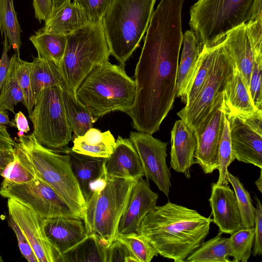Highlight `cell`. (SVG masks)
Instances as JSON below:
<instances>
[{
	"label": "cell",
	"mask_w": 262,
	"mask_h": 262,
	"mask_svg": "<svg viewBox=\"0 0 262 262\" xmlns=\"http://www.w3.org/2000/svg\"><path fill=\"white\" fill-rule=\"evenodd\" d=\"M261 69L262 54H259L254 57L249 87V94L257 110H262Z\"/></svg>",
	"instance_id": "40"
},
{
	"label": "cell",
	"mask_w": 262,
	"mask_h": 262,
	"mask_svg": "<svg viewBox=\"0 0 262 262\" xmlns=\"http://www.w3.org/2000/svg\"><path fill=\"white\" fill-rule=\"evenodd\" d=\"M135 181L106 176L97 184L85 203L83 221L87 235L97 236L108 247L116 239Z\"/></svg>",
	"instance_id": "7"
},
{
	"label": "cell",
	"mask_w": 262,
	"mask_h": 262,
	"mask_svg": "<svg viewBox=\"0 0 262 262\" xmlns=\"http://www.w3.org/2000/svg\"><path fill=\"white\" fill-rule=\"evenodd\" d=\"M226 115L235 159L262 169V110L248 116Z\"/></svg>",
	"instance_id": "12"
},
{
	"label": "cell",
	"mask_w": 262,
	"mask_h": 262,
	"mask_svg": "<svg viewBox=\"0 0 262 262\" xmlns=\"http://www.w3.org/2000/svg\"><path fill=\"white\" fill-rule=\"evenodd\" d=\"M224 40L249 91L254 57L262 54V16L233 29Z\"/></svg>",
	"instance_id": "15"
},
{
	"label": "cell",
	"mask_w": 262,
	"mask_h": 262,
	"mask_svg": "<svg viewBox=\"0 0 262 262\" xmlns=\"http://www.w3.org/2000/svg\"><path fill=\"white\" fill-rule=\"evenodd\" d=\"M138 262L127 245L116 238L106 249L105 262Z\"/></svg>",
	"instance_id": "43"
},
{
	"label": "cell",
	"mask_w": 262,
	"mask_h": 262,
	"mask_svg": "<svg viewBox=\"0 0 262 262\" xmlns=\"http://www.w3.org/2000/svg\"><path fill=\"white\" fill-rule=\"evenodd\" d=\"M196 140L193 132L182 120L176 121L171 131L170 166L187 178L190 169L195 163L194 154Z\"/></svg>",
	"instance_id": "20"
},
{
	"label": "cell",
	"mask_w": 262,
	"mask_h": 262,
	"mask_svg": "<svg viewBox=\"0 0 262 262\" xmlns=\"http://www.w3.org/2000/svg\"><path fill=\"white\" fill-rule=\"evenodd\" d=\"M208 200L212 215V222L219 232L232 234L242 229V222L233 189L228 185L212 183Z\"/></svg>",
	"instance_id": "18"
},
{
	"label": "cell",
	"mask_w": 262,
	"mask_h": 262,
	"mask_svg": "<svg viewBox=\"0 0 262 262\" xmlns=\"http://www.w3.org/2000/svg\"><path fill=\"white\" fill-rule=\"evenodd\" d=\"M128 247L138 262H150L158 253L142 235L132 232L117 236L116 238Z\"/></svg>",
	"instance_id": "38"
},
{
	"label": "cell",
	"mask_w": 262,
	"mask_h": 262,
	"mask_svg": "<svg viewBox=\"0 0 262 262\" xmlns=\"http://www.w3.org/2000/svg\"><path fill=\"white\" fill-rule=\"evenodd\" d=\"M72 149L78 153L94 157L107 158L113 152L116 140L110 130L102 132L91 128L82 136L76 137Z\"/></svg>",
	"instance_id": "26"
},
{
	"label": "cell",
	"mask_w": 262,
	"mask_h": 262,
	"mask_svg": "<svg viewBox=\"0 0 262 262\" xmlns=\"http://www.w3.org/2000/svg\"><path fill=\"white\" fill-rule=\"evenodd\" d=\"M220 232L210 240L203 242L185 261L195 262H230L231 256L229 237Z\"/></svg>",
	"instance_id": "31"
},
{
	"label": "cell",
	"mask_w": 262,
	"mask_h": 262,
	"mask_svg": "<svg viewBox=\"0 0 262 262\" xmlns=\"http://www.w3.org/2000/svg\"><path fill=\"white\" fill-rule=\"evenodd\" d=\"M15 123V127L17 128L18 137L24 135V134L28 133L30 131V127L28 121L25 115L21 112L15 114L13 120Z\"/></svg>",
	"instance_id": "49"
},
{
	"label": "cell",
	"mask_w": 262,
	"mask_h": 262,
	"mask_svg": "<svg viewBox=\"0 0 262 262\" xmlns=\"http://www.w3.org/2000/svg\"><path fill=\"white\" fill-rule=\"evenodd\" d=\"M0 32L2 36L4 33L6 34L9 46L20 57L22 31L14 10L13 0H0Z\"/></svg>",
	"instance_id": "32"
},
{
	"label": "cell",
	"mask_w": 262,
	"mask_h": 262,
	"mask_svg": "<svg viewBox=\"0 0 262 262\" xmlns=\"http://www.w3.org/2000/svg\"><path fill=\"white\" fill-rule=\"evenodd\" d=\"M111 55L101 23H89L67 35L58 68L66 87L75 91L96 66L108 61Z\"/></svg>",
	"instance_id": "8"
},
{
	"label": "cell",
	"mask_w": 262,
	"mask_h": 262,
	"mask_svg": "<svg viewBox=\"0 0 262 262\" xmlns=\"http://www.w3.org/2000/svg\"><path fill=\"white\" fill-rule=\"evenodd\" d=\"M113 0H74L73 2L79 6L85 12L90 23L101 22L105 12Z\"/></svg>",
	"instance_id": "42"
},
{
	"label": "cell",
	"mask_w": 262,
	"mask_h": 262,
	"mask_svg": "<svg viewBox=\"0 0 262 262\" xmlns=\"http://www.w3.org/2000/svg\"><path fill=\"white\" fill-rule=\"evenodd\" d=\"M212 219L168 201L156 205L144 217L137 232L161 256L185 261L208 235Z\"/></svg>",
	"instance_id": "2"
},
{
	"label": "cell",
	"mask_w": 262,
	"mask_h": 262,
	"mask_svg": "<svg viewBox=\"0 0 262 262\" xmlns=\"http://www.w3.org/2000/svg\"><path fill=\"white\" fill-rule=\"evenodd\" d=\"M71 0H52L53 2V10L58 8L65 3ZM52 10V11H53Z\"/></svg>",
	"instance_id": "51"
},
{
	"label": "cell",
	"mask_w": 262,
	"mask_h": 262,
	"mask_svg": "<svg viewBox=\"0 0 262 262\" xmlns=\"http://www.w3.org/2000/svg\"><path fill=\"white\" fill-rule=\"evenodd\" d=\"M225 117L223 93L216 97L205 120L193 131L196 140L195 162L205 174L211 173L218 169L219 148Z\"/></svg>",
	"instance_id": "13"
},
{
	"label": "cell",
	"mask_w": 262,
	"mask_h": 262,
	"mask_svg": "<svg viewBox=\"0 0 262 262\" xmlns=\"http://www.w3.org/2000/svg\"><path fill=\"white\" fill-rule=\"evenodd\" d=\"M232 147L229 123L226 117L225 118L224 127L219 148V177L217 182L218 185H228V167L234 161Z\"/></svg>",
	"instance_id": "37"
},
{
	"label": "cell",
	"mask_w": 262,
	"mask_h": 262,
	"mask_svg": "<svg viewBox=\"0 0 262 262\" xmlns=\"http://www.w3.org/2000/svg\"><path fill=\"white\" fill-rule=\"evenodd\" d=\"M136 92L135 81L126 74L125 64H113L108 60L86 76L75 96L96 121L112 112L126 113L134 105Z\"/></svg>",
	"instance_id": "4"
},
{
	"label": "cell",
	"mask_w": 262,
	"mask_h": 262,
	"mask_svg": "<svg viewBox=\"0 0 262 262\" xmlns=\"http://www.w3.org/2000/svg\"><path fill=\"white\" fill-rule=\"evenodd\" d=\"M129 137L139 156L147 181H152L168 197L171 176L166 163L167 143L142 132H131Z\"/></svg>",
	"instance_id": "16"
},
{
	"label": "cell",
	"mask_w": 262,
	"mask_h": 262,
	"mask_svg": "<svg viewBox=\"0 0 262 262\" xmlns=\"http://www.w3.org/2000/svg\"><path fill=\"white\" fill-rule=\"evenodd\" d=\"M29 39L36 49L38 58L52 61L58 66L65 51L67 35L50 33L42 27Z\"/></svg>",
	"instance_id": "28"
},
{
	"label": "cell",
	"mask_w": 262,
	"mask_h": 262,
	"mask_svg": "<svg viewBox=\"0 0 262 262\" xmlns=\"http://www.w3.org/2000/svg\"><path fill=\"white\" fill-rule=\"evenodd\" d=\"M18 137L14 152L19 161L36 178L50 186L83 221L86 204L69 156L43 147L33 133Z\"/></svg>",
	"instance_id": "3"
},
{
	"label": "cell",
	"mask_w": 262,
	"mask_h": 262,
	"mask_svg": "<svg viewBox=\"0 0 262 262\" xmlns=\"http://www.w3.org/2000/svg\"><path fill=\"white\" fill-rule=\"evenodd\" d=\"M3 261H4V260L3 259V258H2V256L1 254L0 253V262H3Z\"/></svg>",
	"instance_id": "53"
},
{
	"label": "cell",
	"mask_w": 262,
	"mask_h": 262,
	"mask_svg": "<svg viewBox=\"0 0 262 262\" xmlns=\"http://www.w3.org/2000/svg\"><path fill=\"white\" fill-rule=\"evenodd\" d=\"M236 65L224 40L217 45L214 63L199 93L187 107L177 115L192 130L197 129L211 111L216 97L223 93Z\"/></svg>",
	"instance_id": "10"
},
{
	"label": "cell",
	"mask_w": 262,
	"mask_h": 262,
	"mask_svg": "<svg viewBox=\"0 0 262 262\" xmlns=\"http://www.w3.org/2000/svg\"><path fill=\"white\" fill-rule=\"evenodd\" d=\"M0 175L4 180L18 183L29 181L35 177L22 164L14 152L13 160L0 170Z\"/></svg>",
	"instance_id": "41"
},
{
	"label": "cell",
	"mask_w": 262,
	"mask_h": 262,
	"mask_svg": "<svg viewBox=\"0 0 262 262\" xmlns=\"http://www.w3.org/2000/svg\"><path fill=\"white\" fill-rule=\"evenodd\" d=\"M3 40V49L0 59V91L5 82L11 62V58L8 56V51L11 48L9 45L8 38L5 33Z\"/></svg>",
	"instance_id": "47"
},
{
	"label": "cell",
	"mask_w": 262,
	"mask_h": 262,
	"mask_svg": "<svg viewBox=\"0 0 262 262\" xmlns=\"http://www.w3.org/2000/svg\"><path fill=\"white\" fill-rule=\"evenodd\" d=\"M189 15L190 30L202 50L223 41L238 26L262 16V0H198Z\"/></svg>",
	"instance_id": "5"
},
{
	"label": "cell",
	"mask_w": 262,
	"mask_h": 262,
	"mask_svg": "<svg viewBox=\"0 0 262 262\" xmlns=\"http://www.w3.org/2000/svg\"><path fill=\"white\" fill-rule=\"evenodd\" d=\"M183 49L177 79V95L185 102L186 96L196 72L201 52L196 36L191 30L183 34Z\"/></svg>",
	"instance_id": "23"
},
{
	"label": "cell",
	"mask_w": 262,
	"mask_h": 262,
	"mask_svg": "<svg viewBox=\"0 0 262 262\" xmlns=\"http://www.w3.org/2000/svg\"><path fill=\"white\" fill-rule=\"evenodd\" d=\"M184 1L161 0L150 19L135 70V103L126 113L138 132L152 135L158 132L173 108Z\"/></svg>",
	"instance_id": "1"
},
{
	"label": "cell",
	"mask_w": 262,
	"mask_h": 262,
	"mask_svg": "<svg viewBox=\"0 0 262 262\" xmlns=\"http://www.w3.org/2000/svg\"><path fill=\"white\" fill-rule=\"evenodd\" d=\"M31 68L32 62L23 60L20 57L17 56L16 74L23 94L24 105L27 108L29 114L31 113L34 105L30 81Z\"/></svg>",
	"instance_id": "39"
},
{
	"label": "cell",
	"mask_w": 262,
	"mask_h": 262,
	"mask_svg": "<svg viewBox=\"0 0 262 262\" xmlns=\"http://www.w3.org/2000/svg\"><path fill=\"white\" fill-rule=\"evenodd\" d=\"M255 229H241L229 237L233 262H247L254 243Z\"/></svg>",
	"instance_id": "36"
},
{
	"label": "cell",
	"mask_w": 262,
	"mask_h": 262,
	"mask_svg": "<svg viewBox=\"0 0 262 262\" xmlns=\"http://www.w3.org/2000/svg\"><path fill=\"white\" fill-rule=\"evenodd\" d=\"M104 169L106 176L111 178L136 181L145 176L138 152L129 138L119 136L114 150L105 158Z\"/></svg>",
	"instance_id": "19"
},
{
	"label": "cell",
	"mask_w": 262,
	"mask_h": 262,
	"mask_svg": "<svg viewBox=\"0 0 262 262\" xmlns=\"http://www.w3.org/2000/svg\"><path fill=\"white\" fill-rule=\"evenodd\" d=\"M157 0H113L101 20L112 55L125 64L146 32Z\"/></svg>",
	"instance_id": "6"
},
{
	"label": "cell",
	"mask_w": 262,
	"mask_h": 262,
	"mask_svg": "<svg viewBox=\"0 0 262 262\" xmlns=\"http://www.w3.org/2000/svg\"><path fill=\"white\" fill-rule=\"evenodd\" d=\"M31 92L35 102L40 92L53 86L65 85L58 66L52 61L33 57L30 75Z\"/></svg>",
	"instance_id": "27"
},
{
	"label": "cell",
	"mask_w": 262,
	"mask_h": 262,
	"mask_svg": "<svg viewBox=\"0 0 262 262\" xmlns=\"http://www.w3.org/2000/svg\"><path fill=\"white\" fill-rule=\"evenodd\" d=\"M89 23L83 10L70 1L53 10L42 28L50 33L68 35Z\"/></svg>",
	"instance_id": "24"
},
{
	"label": "cell",
	"mask_w": 262,
	"mask_h": 262,
	"mask_svg": "<svg viewBox=\"0 0 262 262\" xmlns=\"http://www.w3.org/2000/svg\"><path fill=\"white\" fill-rule=\"evenodd\" d=\"M5 125L11 127H15L14 121L10 120L8 112L7 111L0 110V125Z\"/></svg>",
	"instance_id": "50"
},
{
	"label": "cell",
	"mask_w": 262,
	"mask_h": 262,
	"mask_svg": "<svg viewBox=\"0 0 262 262\" xmlns=\"http://www.w3.org/2000/svg\"><path fill=\"white\" fill-rule=\"evenodd\" d=\"M17 55L11 58L10 67L5 82L0 91V110H9L14 113V106L18 102L24 105L23 94L16 74Z\"/></svg>",
	"instance_id": "33"
},
{
	"label": "cell",
	"mask_w": 262,
	"mask_h": 262,
	"mask_svg": "<svg viewBox=\"0 0 262 262\" xmlns=\"http://www.w3.org/2000/svg\"><path fill=\"white\" fill-rule=\"evenodd\" d=\"M35 17L40 23L46 21L50 17L53 10L52 0H33Z\"/></svg>",
	"instance_id": "46"
},
{
	"label": "cell",
	"mask_w": 262,
	"mask_h": 262,
	"mask_svg": "<svg viewBox=\"0 0 262 262\" xmlns=\"http://www.w3.org/2000/svg\"><path fill=\"white\" fill-rule=\"evenodd\" d=\"M108 246L94 234L88 235L75 246L62 254L61 262H105Z\"/></svg>",
	"instance_id": "30"
},
{
	"label": "cell",
	"mask_w": 262,
	"mask_h": 262,
	"mask_svg": "<svg viewBox=\"0 0 262 262\" xmlns=\"http://www.w3.org/2000/svg\"><path fill=\"white\" fill-rule=\"evenodd\" d=\"M158 198V194L151 190L147 181L143 178L135 181L120 220L117 236L137 232L144 217L157 205Z\"/></svg>",
	"instance_id": "17"
},
{
	"label": "cell",
	"mask_w": 262,
	"mask_h": 262,
	"mask_svg": "<svg viewBox=\"0 0 262 262\" xmlns=\"http://www.w3.org/2000/svg\"><path fill=\"white\" fill-rule=\"evenodd\" d=\"M14 144L5 125H0V152L13 151Z\"/></svg>",
	"instance_id": "48"
},
{
	"label": "cell",
	"mask_w": 262,
	"mask_h": 262,
	"mask_svg": "<svg viewBox=\"0 0 262 262\" xmlns=\"http://www.w3.org/2000/svg\"><path fill=\"white\" fill-rule=\"evenodd\" d=\"M46 235L62 254L87 236L83 221L77 217L58 216L45 220Z\"/></svg>",
	"instance_id": "21"
},
{
	"label": "cell",
	"mask_w": 262,
	"mask_h": 262,
	"mask_svg": "<svg viewBox=\"0 0 262 262\" xmlns=\"http://www.w3.org/2000/svg\"><path fill=\"white\" fill-rule=\"evenodd\" d=\"M29 117L33 124L32 133L43 147L58 150L72 140V130L65 112L60 87L43 90L35 100Z\"/></svg>",
	"instance_id": "9"
},
{
	"label": "cell",
	"mask_w": 262,
	"mask_h": 262,
	"mask_svg": "<svg viewBox=\"0 0 262 262\" xmlns=\"http://www.w3.org/2000/svg\"><path fill=\"white\" fill-rule=\"evenodd\" d=\"M256 201L254 239L253 255H261L262 254V205L258 198L255 196Z\"/></svg>",
	"instance_id": "45"
},
{
	"label": "cell",
	"mask_w": 262,
	"mask_h": 262,
	"mask_svg": "<svg viewBox=\"0 0 262 262\" xmlns=\"http://www.w3.org/2000/svg\"><path fill=\"white\" fill-rule=\"evenodd\" d=\"M228 179L235 194L242 222V229L254 228L255 208L253 205L250 193L237 177L228 172Z\"/></svg>",
	"instance_id": "35"
},
{
	"label": "cell",
	"mask_w": 262,
	"mask_h": 262,
	"mask_svg": "<svg viewBox=\"0 0 262 262\" xmlns=\"http://www.w3.org/2000/svg\"><path fill=\"white\" fill-rule=\"evenodd\" d=\"M260 169V176L259 178L254 182L256 185L258 190L260 191V192H262V174H261V169Z\"/></svg>",
	"instance_id": "52"
},
{
	"label": "cell",
	"mask_w": 262,
	"mask_h": 262,
	"mask_svg": "<svg viewBox=\"0 0 262 262\" xmlns=\"http://www.w3.org/2000/svg\"><path fill=\"white\" fill-rule=\"evenodd\" d=\"M60 151L69 156L73 174L85 203L92 193L94 185L105 176V158L92 157L63 147Z\"/></svg>",
	"instance_id": "22"
},
{
	"label": "cell",
	"mask_w": 262,
	"mask_h": 262,
	"mask_svg": "<svg viewBox=\"0 0 262 262\" xmlns=\"http://www.w3.org/2000/svg\"><path fill=\"white\" fill-rule=\"evenodd\" d=\"M8 224L15 233L19 250L23 257L29 262H38L30 244L18 226L10 217Z\"/></svg>",
	"instance_id": "44"
},
{
	"label": "cell",
	"mask_w": 262,
	"mask_h": 262,
	"mask_svg": "<svg viewBox=\"0 0 262 262\" xmlns=\"http://www.w3.org/2000/svg\"><path fill=\"white\" fill-rule=\"evenodd\" d=\"M65 112L72 132L76 137L82 136L93 127L96 121L92 115L76 98L75 94L64 85L61 88Z\"/></svg>",
	"instance_id": "29"
},
{
	"label": "cell",
	"mask_w": 262,
	"mask_h": 262,
	"mask_svg": "<svg viewBox=\"0 0 262 262\" xmlns=\"http://www.w3.org/2000/svg\"><path fill=\"white\" fill-rule=\"evenodd\" d=\"M226 113L244 116L253 115L257 110L254 106L241 73L236 67L224 92Z\"/></svg>",
	"instance_id": "25"
},
{
	"label": "cell",
	"mask_w": 262,
	"mask_h": 262,
	"mask_svg": "<svg viewBox=\"0 0 262 262\" xmlns=\"http://www.w3.org/2000/svg\"><path fill=\"white\" fill-rule=\"evenodd\" d=\"M0 195L24 204L44 219L58 216L80 219L50 186L36 177L19 183L3 179Z\"/></svg>",
	"instance_id": "11"
},
{
	"label": "cell",
	"mask_w": 262,
	"mask_h": 262,
	"mask_svg": "<svg viewBox=\"0 0 262 262\" xmlns=\"http://www.w3.org/2000/svg\"><path fill=\"white\" fill-rule=\"evenodd\" d=\"M216 48L217 45L203 48L195 76L186 96L184 107H187L192 103L203 86L212 69Z\"/></svg>",
	"instance_id": "34"
},
{
	"label": "cell",
	"mask_w": 262,
	"mask_h": 262,
	"mask_svg": "<svg viewBox=\"0 0 262 262\" xmlns=\"http://www.w3.org/2000/svg\"><path fill=\"white\" fill-rule=\"evenodd\" d=\"M9 216L28 240L38 262H61V254L52 244L45 230L44 219L29 206L8 199Z\"/></svg>",
	"instance_id": "14"
}]
</instances>
